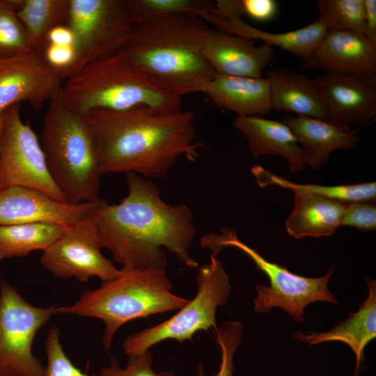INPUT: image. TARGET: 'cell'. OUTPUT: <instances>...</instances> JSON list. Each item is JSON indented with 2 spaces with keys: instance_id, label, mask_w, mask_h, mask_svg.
<instances>
[{
  "instance_id": "obj_14",
  "label": "cell",
  "mask_w": 376,
  "mask_h": 376,
  "mask_svg": "<svg viewBox=\"0 0 376 376\" xmlns=\"http://www.w3.org/2000/svg\"><path fill=\"white\" fill-rule=\"evenodd\" d=\"M329 120L349 126L364 125L376 116V73L321 72L313 79Z\"/></svg>"
},
{
  "instance_id": "obj_20",
  "label": "cell",
  "mask_w": 376,
  "mask_h": 376,
  "mask_svg": "<svg viewBox=\"0 0 376 376\" xmlns=\"http://www.w3.org/2000/svg\"><path fill=\"white\" fill-rule=\"evenodd\" d=\"M368 295L359 309L327 331L308 334L297 331L293 338L308 345L327 342H342L353 351L356 358L354 376L363 362V352L368 344L376 337V282L366 279Z\"/></svg>"
},
{
  "instance_id": "obj_33",
  "label": "cell",
  "mask_w": 376,
  "mask_h": 376,
  "mask_svg": "<svg viewBox=\"0 0 376 376\" xmlns=\"http://www.w3.org/2000/svg\"><path fill=\"white\" fill-rule=\"evenodd\" d=\"M47 365L42 376H100L81 372L65 353L61 343L60 331L56 326L49 329L45 340Z\"/></svg>"
},
{
  "instance_id": "obj_37",
  "label": "cell",
  "mask_w": 376,
  "mask_h": 376,
  "mask_svg": "<svg viewBox=\"0 0 376 376\" xmlns=\"http://www.w3.org/2000/svg\"><path fill=\"white\" fill-rule=\"evenodd\" d=\"M364 14V36L376 47V1L363 0Z\"/></svg>"
},
{
  "instance_id": "obj_23",
  "label": "cell",
  "mask_w": 376,
  "mask_h": 376,
  "mask_svg": "<svg viewBox=\"0 0 376 376\" xmlns=\"http://www.w3.org/2000/svg\"><path fill=\"white\" fill-rule=\"evenodd\" d=\"M219 108L240 116H260L272 110L265 77L215 75L202 91Z\"/></svg>"
},
{
  "instance_id": "obj_21",
  "label": "cell",
  "mask_w": 376,
  "mask_h": 376,
  "mask_svg": "<svg viewBox=\"0 0 376 376\" xmlns=\"http://www.w3.org/2000/svg\"><path fill=\"white\" fill-rule=\"evenodd\" d=\"M265 78L269 86L272 110L329 120L327 106L313 79L284 67L268 70Z\"/></svg>"
},
{
  "instance_id": "obj_17",
  "label": "cell",
  "mask_w": 376,
  "mask_h": 376,
  "mask_svg": "<svg viewBox=\"0 0 376 376\" xmlns=\"http://www.w3.org/2000/svg\"><path fill=\"white\" fill-rule=\"evenodd\" d=\"M301 67L327 73H375L376 47L359 33L327 31Z\"/></svg>"
},
{
  "instance_id": "obj_36",
  "label": "cell",
  "mask_w": 376,
  "mask_h": 376,
  "mask_svg": "<svg viewBox=\"0 0 376 376\" xmlns=\"http://www.w3.org/2000/svg\"><path fill=\"white\" fill-rule=\"evenodd\" d=\"M42 54L47 63L61 75L72 64L75 57L74 46L47 44Z\"/></svg>"
},
{
  "instance_id": "obj_5",
  "label": "cell",
  "mask_w": 376,
  "mask_h": 376,
  "mask_svg": "<svg viewBox=\"0 0 376 376\" xmlns=\"http://www.w3.org/2000/svg\"><path fill=\"white\" fill-rule=\"evenodd\" d=\"M123 274L83 292L70 306H58V313L95 318L105 328L102 342L109 350L117 331L139 318L179 310L189 301L173 294L167 265L143 269L121 268Z\"/></svg>"
},
{
  "instance_id": "obj_18",
  "label": "cell",
  "mask_w": 376,
  "mask_h": 376,
  "mask_svg": "<svg viewBox=\"0 0 376 376\" xmlns=\"http://www.w3.org/2000/svg\"><path fill=\"white\" fill-rule=\"evenodd\" d=\"M233 125L246 138L252 156L281 157L287 160L291 172L304 169L307 164L305 151L291 130L281 120L237 116Z\"/></svg>"
},
{
  "instance_id": "obj_6",
  "label": "cell",
  "mask_w": 376,
  "mask_h": 376,
  "mask_svg": "<svg viewBox=\"0 0 376 376\" xmlns=\"http://www.w3.org/2000/svg\"><path fill=\"white\" fill-rule=\"evenodd\" d=\"M40 144L52 180L67 202H98L102 174L94 133L85 117L69 109L58 93L44 116Z\"/></svg>"
},
{
  "instance_id": "obj_28",
  "label": "cell",
  "mask_w": 376,
  "mask_h": 376,
  "mask_svg": "<svg viewBox=\"0 0 376 376\" xmlns=\"http://www.w3.org/2000/svg\"><path fill=\"white\" fill-rule=\"evenodd\" d=\"M318 17L327 31H350L364 35L363 0H318Z\"/></svg>"
},
{
  "instance_id": "obj_31",
  "label": "cell",
  "mask_w": 376,
  "mask_h": 376,
  "mask_svg": "<svg viewBox=\"0 0 376 376\" xmlns=\"http://www.w3.org/2000/svg\"><path fill=\"white\" fill-rule=\"evenodd\" d=\"M277 12L278 3L274 0H217L210 13L219 17L244 16L255 22H267Z\"/></svg>"
},
{
  "instance_id": "obj_29",
  "label": "cell",
  "mask_w": 376,
  "mask_h": 376,
  "mask_svg": "<svg viewBox=\"0 0 376 376\" xmlns=\"http://www.w3.org/2000/svg\"><path fill=\"white\" fill-rule=\"evenodd\" d=\"M134 24L155 17L178 13L202 17L210 13L214 3L210 0H129Z\"/></svg>"
},
{
  "instance_id": "obj_32",
  "label": "cell",
  "mask_w": 376,
  "mask_h": 376,
  "mask_svg": "<svg viewBox=\"0 0 376 376\" xmlns=\"http://www.w3.org/2000/svg\"><path fill=\"white\" fill-rule=\"evenodd\" d=\"M216 341L221 350V363L214 376H233L234 355L240 346L243 336V328L237 320L228 321L214 330ZM198 376H205L201 363H198Z\"/></svg>"
},
{
  "instance_id": "obj_1",
  "label": "cell",
  "mask_w": 376,
  "mask_h": 376,
  "mask_svg": "<svg viewBox=\"0 0 376 376\" xmlns=\"http://www.w3.org/2000/svg\"><path fill=\"white\" fill-rule=\"evenodd\" d=\"M127 195L118 204L101 199L91 214L102 247L127 269L167 265L165 251L196 268L190 249L196 234L194 214L185 203L169 204L152 180L125 173Z\"/></svg>"
},
{
  "instance_id": "obj_30",
  "label": "cell",
  "mask_w": 376,
  "mask_h": 376,
  "mask_svg": "<svg viewBox=\"0 0 376 376\" xmlns=\"http://www.w3.org/2000/svg\"><path fill=\"white\" fill-rule=\"evenodd\" d=\"M28 36L15 10L0 0V58L31 50Z\"/></svg>"
},
{
  "instance_id": "obj_4",
  "label": "cell",
  "mask_w": 376,
  "mask_h": 376,
  "mask_svg": "<svg viewBox=\"0 0 376 376\" xmlns=\"http://www.w3.org/2000/svg\"><path fill=\"white\" fill-rule=\"evenodd\" d=\"M58 96L65 107L84 117L95 109L147 107L179 111L182 97L121 52L94 61L65 79Z\"/></svg>"
},
{
  "instance_id": "obj_2",
  "label": "cell",
  "mask_w": 376,
  "mask_h": 376,
  "mask_svg": "<svg viewBox=\"0 0 376 376\" xmlns=\"http://www.w3.org/2000/svg\"><path fill=\"white\" fill-rule=\"evenodd\" d=\"M85 118L94 133L102 174L134 173L150 180L163 178L178 159L194 162L205 147L196 141L191 111L95 109Z\"/></svg>"
},
{
  "instance_id": "obj_9",
  "label": "cell",
  "mask_w": 376,
  "mask_h": 376,
  "mask_svg": "<svg viewBox=\"0 0 376 376\" xmlns=\"http://www.w3.org/2000/svg\"><path fill=\"white\" fill-rule=\"evenodd\" d=\"M134 24L129 0H70L66 25L75 37V57L63 77L119 52Z\"/></svg>"
},
{
  "instance_id": "obj_35",
  "label": "cell",
  "mask_w": 376,
  "mask_h": 376,
  "mask_svg": "<svg viewBox=\"0 0 376 376\" xmlns=\"http://www.w3.org/2000/svg\"><path fill=\"white\" fill-rule=\"evenodd\" d=\"M340 226H351L361 230L376 228V206L373 202H354L345 204Z\"/></svg>"
},
{
  "instance_id": "obj_8",
  "label": "cell",
  "mask_w": 376,
  "mask_h": 376,
  "mask_svg": "<svg viewBox=\"0 0 376 376\" xmlns=\"http://www.w3.org/2000/svg\"><path fill=\"white\" fill-rule=\"evenodd\" d=\"M195 297L168 320L129 336L123 343L129 357L145 353L164 340L182 343L199 331L215 330L217 308L227 304L231 286L221 263L212 254L209 263L201 265L196 275Z\"/></svg>"
},
{
  "instance_id": "obj_22",
  "label": "cell",
  "mask_w": 376,
  "mask_h": 376,
  "mask_svg": "<svg viewBox=\"0 0 376 376\" xmlns=\"http://www.w3.org/2000/svg\"><path fill=\"white\" fill-rule=\"evenodd\" d=\"M217 29L253 40L263 42L271 47H276L303 60L314 52L327 30L318 19L304 27L285 33H271L256 28L242 17L228 15L219 17L211 13L201 17Z\"/></svg>"
},
{
  "instance_id": "obj_34",
  "label": "cell",
  "mask_w": 376,
  "mask_h": 376,
  "mask_svg": "<svg viewBox=\"0 0 376 376\" xmlns=\"http://www.w3.org/2000/svg\"><path fill=\"white\" fill-rule=\"evenodd\" d=\"M152 363L153 357L150 350L129 357L125 368L111 358L110 365L100 370V376H175L171 372H155L152 368Z\"/></svg>"
},
{
  "instance_id": "obj_25",
  "label": "cell",
  "mask_w": 376,
  "mask_h": 376,
  "mask_svg": "<svg viewBox=\"0 0 376 376\" xmlns=\"http://www.w3.org/2000/svg\"><path fill=\"white\" fill-rule=\"evenodd\" d=\"M251 171L260 187L274 185L291 189L294 194L318 196L344 203L373 202L376 198L375 182L332 186L299 184L267 171L260 165L254 166Z\"/></svg>"
},
{
  "instance_id": "obj_11",
  "label": "cell",
  "mask_w": 376,
  "mask_h": 376,
  "mask_svg": "<svg viewBox=\"0 0 376 376\" xmlns=\"http://www.w3.org/2000/svg\"><path fill=\"white\" fill-rule=\"evenodd\" d=\"M11 186L38 189L68 203L51 177L38 136L22 119L19 104L3 113L0 134V190Z\"/></svg>"
},
{
  "instance_id": "obj_12",
  "label": "cell",
  "mask_w": 376,
  "mask_h": 376,
  "mask_svg": "<svg viewBox=\"0 0 376 376\" xmlns=\"http://www.w3.org/2000/svg\"><path fill=\"white\" fill-rule=\"evenodd\" d=\"M91 213L68 226L42 251L40 263L54 276L75 278L81 282L96 276L104 282L123 274L121 269H117L101 252V237Z\"/></svg>"
},
{
  "instance_id": "obj_19",
  "label": "cell",
  "mask_w": 376,
  "mask_h": 376,
  "mask_svg": "<svg viewBox=\"0 0 376 376\" xmlns=\"http://www.w3.org/2000/svg\"><path fill=\"white\" fill-rule=\"evenodd\" d=\"M281 121L303 146L306 163L313 171L327 161L332 151L354 149L359 140L355 130L329 120L286 115Z\"/></svg>"
},
{
  "instance_id": "obj_7",
  "label": "cell",
  "mask_w": 376,
  "mask_h": 376,
  "mask_svg": "<svg viewBox=\"0 0 376 376\" xmlns=\"http://www.w3.org/2000/svg\"><path fill=\"white\" fill-rule=\"evenodd\" d=\"M203 247L217 255L227 246L235 247L247 255L269 279V285L255 286L257 296L253 298V310L260 313H269L280 308L292 320L300 323L304 321L305 308L314 302L338 304L336 296L328 287L334 267L320 277H306L292 273L285 267L264 258L256 249L242 242L231 228H224L219 233H210L201 240Z\"/></svg>"
},
{
  "instance_id": "obj_24",
  "label": "cell",
  "mask_w": 376,
  "mask_h": 376,
  "mask_svg": "<svg viewBox=\"0 0 376 376\" xmlns=\"http://www.w3.org/2000/svg\"><path fill=\"white\" fill-rule=\"evenodd\" d=\"M294 208L285 221L289 235L295 239L328 237L340 226L344 203L330 198L294 194Z\"/></svg>"
},
{
  "instance_id": "obj_10",
  "label": "cell",
  "mask_w": 376,
  "mask_h": 376,
  "mask_svg": "<svg viewBox=\"0 0 376 376\" xmlns=\"http://www.w3.org/2000/svg\"><path fill=\"white\" fill-rule=\"evenodd\" d=\"M58 308L36 306L7 281L0 282V376H42L45 366L33 355V343Z\"/></svg>"
},
{
  "instance_id": "obj_15",
  "label": "cell",
  "mask_w": 376,
  "mask_h": 376,
  "mask_svg": "<svg viewBox=\"0 0 376 376\" xmlns=\"http://www.w3.org/2000/svg\"><path fill=\"white\" fill-rule=\"evenodd\" d=\"M100 201L71 204L33 188L7 187L0 190V225L52 224L70 226L89 214Z\"/></svg>"
},
{
  "instance_id": "obj_27",
  "label": "cell",
  "mask_w": 376,
  "mask_h": 376,
  "mask_svg": "<svg viewBox=\"0 0 376 376\" xmlns=\"http://www.w3.org/2000/svg\"><path fill=\"white\" fill-rule=\"evenodd\" d=\"M68 226L52 224L0 225V260L24 257L44 251Z\"/></svg>"
},
{
  "instance_id": "obj_26",
  "label": "cell",
  "mask_w": 376,
  "mask_h": 376,
  "mask_svg": "<svg viewBox=\"0 0 376 376\" xmlns=\"http://www.w3.org/2000/svg\"><path fill=\"white\" fill-rule=\"evenodd\" d=\"M70 0H22L17 15L26 29L30 47L42 52L49 33L65 25Z\"/></svg>"
},
{
  "instance_id": "obj_16",
  "label": "cell",
  "mask_w": 376,
  "mask_h": 376,
  "mask_svg": "<svg viewBox=\"0 0 376 376\" xmlns=\"http://www.w3.org/2000/svg\"><path fill=\"white\" fill-rule=\"evenodd\" d=\"M203 54L216 75L261 77L274 60V49L256 45L248 40L217 29H209L203 43Z\"/></svg>"
},
{
  "instance_id": "obj_39",
  "label": "cell",
  "mask_w": 376,
  "mask_h": 376,
  "mask_svg": "<svg viewBox=\"0 0 376 376\" xmlns=\"http://www.w3.org/2000/svg\"><path fill=\"white\" fill-rule=\"evenodd\" d=\"M3 113L0 116V134H1V127L3 124Z\"/></svg>"
},
{
  "instance_id": "obj_3",
  "label": "cell",
  "mask_w": 376,
  "mask_h": 376,
  "mask_svg": "<svg viewBox=\"0 0 376 376\" xmlns=\"http://www.w3.org/2000/svg\"><path fill=\"white\" fill-rule=\"evenodd\" d=\"M207 24L191 13L150 19L134 24L119 52L182 96L202 93L216 75L203 54Z\"/></svg>"
},
{
  "instance_id": "obj_38",
  "label": "cell",
  "mask_w": 376,
  "mask_h": 376,
  "mask_svg": "<svg viewBox=\"0 0 376 376\" xmlns=\"http://www.w3.org/2000/svg\"><path fill=\"white\" fill-rule=\"evenodd\" d=\"M75 37L71 29L65 24L54 28L47 38V44L74 46Z\"/></svg>"
},
{
  "instance_id": "obj_13",
  "label": "cell",
  "mask_w": 376,
  "mask_h": 376,
  "mask_svg": "<svg viewBox=\"0 0 376 376\" xmlns=\"http://www.w3.org/2000/svg\"><path fill=\"white\" fill-rule=\"evenodd\" d=\"M64 80L42 52L31 49L0 58V116L22 102L40 109L58 94Z\"/></svg>"
}]
</instances>
